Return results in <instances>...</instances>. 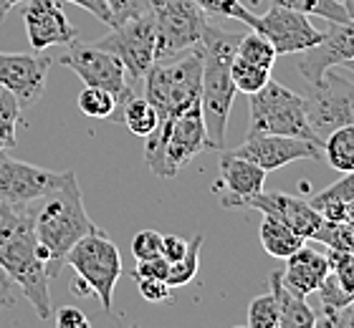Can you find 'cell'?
Listing matches in <instances>:
<instances>
[{
	"label": "cell",
	"instance_id": "6da1fadb",
	"mask_svg": "<svg viewBox=\"0 0 354 328\" xmlns=\"http://www.w3.org/2000/svg\"><path fill=\"white\" fill-rule=\"evenodd\" d=\"M0 270L26 296L38 318L48 321L53 316L51 288H48L51 276L44 258L38 255L30 204L21 207L0 204Z\"/></svg>",
	"mask_w": 354,
	"mask_h": 328
},
{
	"label": "cell",
	"instance_id": "7a4b0ae2",
	"mask_svg": "<svg viewBox=\"0 0 354 328\" xmlns=\"http://www.w3.org/2000/svg\"><path fill=\"white\" fill-rule=\"evenodd\" d=\"M33 210V230L38 238V255L44 258L48 276L56 278L66 262V253L82 240L84 235L94 233L99 227L88 218L84 207L82 187L71 172L59 190L30 202Z\"/></svg>",
	"mask_w": 354,
	"mask_h": 328
},
{
	"label": "cell",
	"instance_id": "3957f363",
	"mask_svg": "<svg viewBox=\"0 0 354 328\" xmlns=\"http://www.w3.org/2000/svg\"><path fill=\"white\" fill-rule=\"evenodd\" d=\"M241 33L210 26L203 36V81H200V109L205 119L210 149H225L230 109L238 88L230 79V61L236 56Z\"/></svg>",
	"mask_w": 354,
	"mask_h": 328
},
{
	"label": "cell",
	"instance_id": "277c9868",
	"mask_svg": "<svg viewBox=\"0 0 354 328\" xmlns=\"http://www.w3.org/2000/svg\"><path fill=\"white\" fill-rule=\"evenodd\" d=\"M142 81H145V99L157 111L155 129H165L172 117L200 102L203 44L167 59H157Z\"/></svg>",
	"mask_w": 354,
	"mask_h": 328
},
{
	"label": "cell",
	"instance_id": "5b68a950",
	"mask_svg": "<svg viewBox=\"0 0 354 328\" xmlns=\"http://www.w3.org/2000/svg\"><path fill=\"white\" fill-rule=\"evenodd\" d=\"M66 262L76 273V296H96L102 311H114V288L124 270L114 240H109L102 230H94L68 250Z\"/></svg>",
	"mask_w": 354,
	"mask_h": 328
},
{
	"label": "cell",
	"instance_id": "8992f818",
	"mask_svg": "<svg viewBox=\"0 0 354 328\" xmlns=\"http://www.w3.org/2000/svg\"><path fill=\"white\" fill-rule=\"evenodd\" d=\"M248 134L301 137L319 146L324 144L306 117V99L273 79H268L261 91L248 96Z\"/></svg>",
	"mask_w": 354,
	"mask_h": 328
},
{
	"label": "cell",
	"instance_id": "52a82bcc",
	"mask_svg": "<svg viewBox=\"0 0 354 328\" xmlns=\"http://www.w3.org/2000/svg\"><path fill=\"white\" fill-rule=\"evenodd\" d=\"M149 6L157 28V59H167L203 44L207 15L195 0H149Z\"/></svg>",
	"mask_w": 354,
	"mask_h": 328
},
{
	"label": "cell",
	"instance_id": "ba28073f",
	"mask_svg": "<svg viewBox=\"0 0 354 328\" xmlns=\"http://www.w3.org/2000/svg\"><path fill=\"white\" fill-rule=\"evenodd\" d=\"M61 66H66L68 71H74L79 79L84 81V86H99L106 88L117 96V104H122L134 96L132 84L127 81V68L124 64L114 56L111 51L102 48L96 44H82V41H71L66 44V51L61 53L59 59ZM119 111V109H117ZM117 117V114H114ZM114 122V119H111Z\"/></svg>",
	"mask_w": 354,
	"mask_h": 328
},
{
	"label": "cell",
	"instance_id": "9c48e42d",
	"mask_svg": "<svg viewBox=\"0 0 354 328\" xmlns=\"http://www.w3.org/2000/svg\"><path fill=\"white\" fill-rule=\"evenodd\" d=\"M94 44L114 53L124 64L129 79L142 81L145 73L149 71V66L157 61V28L152 8L147 13L114 23L109 33Z\"/></svg>",
	"mask_w": 354,
	"mask_h": 328
},
{
	"label": "cell",
	"instance_id": "30bf717a",
	"mask_svg": "<svg viewBox=\"0 0 354 328\" xmlns=\"http://www.w3.org/2000/svg\"><path fill=\"white\" fill-rule=\"evenodd\" d=\"M306 117L319 137L324 139L329 131L354 124V84L342 79L339 73L326 71L322 84L309 86Z\"/></svg>",
	"mask_w": 354,
	"mask_h": 328
},
{
	"label": "cell",
	"instance_id": "8fae6325",
	"mask_svg": "<svg viewBox=\"0 0 354 328\" xmlns=\"http://www.w3.org/2000/svg\"><path fill=\"white\" fill-rule=\"evenodd\" d=\"M71 172H51L0 152V204L21 207L59 190Z\"/></svg>",
	"mask_w": 354,
	"mask_h": 328
},
{
	"label": "cell",
	"instance_id": "7c38bea8",
	"mask_svg": "<svg viewBox=\"0 0 354 328\" xmlns=\"http://www.w3.org/2000/svg\"><path fill=\"white\" fill-rule=\"evenodd\" d=\"M253 30H259L261 36L268 38L279 56H296L324 38V30L314 28L306 13L276 6V3L266 15H259V23Z\"/></svg>",
	"mask_w": 354,
	"mask_h": 328
},
{
	"label": "cell",
	"instance_id": "4fadbf2b",
	"mask_svg": "<svg viewBox=\"0 0 354 328\" xmlns=\"http://www.w3.org/2000/svg\"><path fill=\"white\" fill-rule=\"evenodd\" d=\"M230 152L259 164L266 172H276L299 160H322V146L314 144L311 139L281 134H248L243 144L233 146Z\"/></svg>",
	"mask_w": 354,
	"mask_h": 328
},
{
	"label": "cell",
	"instance_id": "5bb4252c",
	"mask_svg": "<svg viewBox=\"0 0 354 328\" xmlns=\"http://www.w3.org/2000/svg\"><path fill=\"white\" fill-rule=\"evenodd\" d=\"M347 61H354V18L332 23L317 46L296 53V68L309 86L322 84L326 71H332L334 66H344Z\"/></svg>",
	"mask_w": 354,
	"mask_h": 328
},
{
	"label": "cell",
	"instance_id": "9a60e30c",
	"mask_svg": "<svg viewBox=\"0 0 354 328\" xmlns=\"http://www.w3.org/2000/svg\"><path fill=\"white\" fill-rule=\"evenodd\" d=\"M51 66L53 59L41 51L0 53V88H8L21 102V106H30L44 96Z\"/></svg>",
	"mask_w": 354,
	"mask_h": 328
},
{
	"label": "cell",
	"instance_id": "2e32d148",
	"mask_svg": "<svg viewBox=\"0 0 354 328\" xmlns=\"http://www.w3.org/2000/svg\"><path fill=\"white\" fill-rule=\"evenodd\" d=\"M233 210H259L263 215L283 220L296 235H301L304 240H311L314 233L324 225V218L317 207H311L309 200L286 195V192H259L253 197L238 200Z\"/></svg>",
	"mask_w": 354,
	"mask_h": 328
},
{
	"label": "cell",
	"instance_id": "e0dca14e",
	"mask_svg": "<svg viewBox=\"0 0 354 328\" xmlns=\"http://www.w3.org/2000/svg\"><path fill=\"white\" fill-rule=\"evenodd\" d=\"M23 23H26V36L33 51L66 46L76 38V28L68 21L61 0H26Z\"/></svg>",
	"mask_w": 354,
	"mask_h": 328
},
{
	"label": "cell",
	"instance_id": "ac0fdd59",
	"mask_svg": "<svg viewBox=\"0 0 354 328\" xmlns=\"http://www.w3.org/2000/svg\"><path fill=\"white\" fill-rule=\"evenodd\" d=\"M266 175L268 172L261 169L259 164L238 157L230 149H223L221 164H218V182H215L213 192L218 195L223 207L233 210L238 200H245V197L263 192Z\"/></svg>",
	"mask_w": 354,
	"mask_h": 328
},
{
	"label": "cell",
	"instance_id": "d6986e66",
	"mask_svg": "<svg viewBox=\"0 0 354 328\" xmlns=\"http://www.w3.org/2000/svg\"><path fill=\"white\" fill-rule=\"evenodd\" d=\"M326 273H329V258H326V253L306 248V242H304L294 255L286 258V270L281 273V278H283L286 288H291L294 293L306 298V296L319 291V285L326 278Z\"/></svg>",
	"mask_w": 354,
	"mask_h": 328
},
{
	"label": "cell",
	"instance_id": "ffe728a7",
	"mask_svg": "<svg viewBox=\"0 0 354 328\" xmlns=\"http://www.w3.org/2000/svg\"><path fill=\"white\" fill-rule=\"evenodd\" d=\"M268 288L279 308V328H311L317 326V313L309 308L306 298L286 288L281 270H273L268 276Z\"/></svg>",
	"mask_w": 354,
	"mask_h": 328
},
{
	"label": "cell",
	"instance_id": "44dd1931",
	"mask_svg": "<svg viewBox=\"0 0 354 328\" xmlns=\"http://www.w3.org/2000/svg\"><path fill=\"white\" fill-rule=\"evenodd\" d=\"M304 238L296 235L291 227L283 222V220L273 218V215H263V222H261V245L271 258H279V260H286L288 255H294L296 250L304 245Z\"/></svg>",
	"mask_w": 354,
	"mask_h": 328
},
{
	"label": "cell",
	"instance_id": "7402d4cb",
	"mask_svg": "<svg viewBox=\"0 0 354 328\" xmlns=\"http://www.w3.org/2000/svg\"><path fill=\"white\" fill-rule=\"evenodd\" d=\"M322 149H324V157L332 169H337L342 175L354 172V124L329 131Z\"/></svg>",
	"mask_w": 354,
	"mask_h": 328
},
{
	"label": "cell",
	"instance_id": "603a6c76",
	"mask_svg": "<svg viewBox=\"0 0 354 328\" xmlns=\"http://www.w3.org/2000/svg\"><path fill=\"white\" fill-rule=\"evenodd\" d=\"M114 122L124 124L127 129L132 131V134H137V137H147V134H152L157 126V111L147 99L129 96V99L119 106Z\"/></svg>",
	"mask_w": 354,
	"mask_h": 328
},
{
	"label": "cell",
	"instance_id": "cb8c5ba5",
	"mask_svg": "<svg viewBox=\"0 0 354 328\" xmlns=\"http://www.w3.org/2000/svg\"><path fill=\"white\" fill-rule=\"evenodd\" d=\"M230 79H233V84H236L241 94L251 96L268 84L271 71L263 68V66H256L251 61L241 59V56H233V61H230Z\"/></svg>",
	"mask_w": 354,
	"mask_h": 328
},
{
	"label": "cell",
	"instance_id": "d4e9b609",
	"mask_svg": "<svg viewBox=\"0 0 354 328\" xmlns=\"http://www.w3.org/2000/svg\"><path fill=\"white\" fill-rule=\"evenodd\" d=\"M236 56L251 61V64H256V66H263V68H268V71H271L276 59H279V53L273 51L271 41H268L266 36H261L259 30H251V33H243V36H241Z\"/></svg>",
	"mask_w": 354,
	"mask_h": 328
},
{
	"label": "cell",
	"instance_id": "484cf974",
	"mask_svg": "<svg viewBox=\"0 0 354 328\" xmlns=\"http://www.w3.org/2000/svg\"><path fill=\"white\" fill-rule=\"evenodd\" d=\"M273 3L306 15H319V18H324L329 23H344L352 18L347 8L337 3V0H273Z\"/></svg>",
	"mask_w": 354,
	"mask_h": 328
},
{
	"label": "cell",
	"instance_id": "4316f807",
	"mask_svg": "<svg viewBox=\"0 0 354 328\" xmlns=\"http://www.w3.org/2000/svg\"><path fill=\"white\" fill-rule=\"evenodd\" d=\"M21 122V102L8 88H0V152L15 146V131Z\"/></svg>",
	"mask_w": 354,
	"mask_h": 328
},
{
	"label": "cell",
	"instance_id": "83f0119b",
	"mask_svg": "<svg viewBox=\"0 0 354 328\" xmlns=\"http://www.w3.org/2000/svg\"><path fill=\"white\" fill-rule=\"evenodd\" d=\"M79 109L91 119H114L119 104L117 96L99 86H84L79 94Z\"/></svg>",
	"mask_w": 354,
	"mask_h": 328
},
{
	"label": "cell",
	"instance_id": "f1b7e54d",
	"mask_svg": "<svg viewBox=\"0 0 354 328\" xmlns=\"http://www.w3.org/2000/svg\"><path fill=\"white\" fill-rule=\"evenodd\" d=\"M200 248H203V235H195L187 245V253L180 260L170 262V273H167L170 288H183V285H190L195 280L200 265Z\"/></svg>",
	"mask_w": 354,
	"mask_h": 328
},
{
	"label": "cell",
	"instance_id": "f546056e",
	"mask_svg": "<svg viewBox=\"0 0 354 328\" xmlns=\"http://www.w3.org/2000/svg\"><path fill=\"white\" fill-rule=\"evenodd\" d=\"M311 240L322 242L329 250H342V253H354V225L342 220V222H334V220H324V225L319 227Z\"/></svg>",
	"mask_w": 354,
	"mask_h": 328
},
{
	"label": "cell",
	"instance_id": "4dcf8cb0",
	"mask_svg": "<svg viewBox=\"0 0 354 328\" xmlns=\"http://www.w3.org/2000/svg\"><path fill=\"white\" fill-rule=\"evenodd\" d=\"M205 15H215V18H228V21H238L243 26H251V30L259 23V15L253 13L251 8L243 6L241 0H195Z\"/></svg>",
	"mask_w": 354,
	"mask_h": 328
},
{
	"label": "cell",
	"instance_id": "1f68e13d",
	"mask_svg": "<svg viewBox=\"0 0 354 328\" xmlns=\"http://www.w3.org/2000/svg\"><path fill=\"white\" fill-rule=\"evenodd\" d=\"M248 326L251 328H279V308L271 291L248 303Z\"/></svg>",
	"mask_w": 354,
	"mask_h": 328
},
{
	"label": "cell",
	"instance_id": "d6a6232c",
	"mask_svg": "<svg viewBox=\"0 0 354 328\" xmlns=\"http://www.w3.org/2000/svg\"><path fill=\"white\" fill-rule=\"evenodd\" d=\"M319 298H322V306H324V313H334V311H339V308L349 306L354 300L352 293H347L344 288L339 285V280L334 278V273L329 270L326 273V278L322 280V285H319Z\"/></svg>",
	"mask_w": 354,
	"mask_h": 328
},
{
	"label": "cell",
	"instance_id": "836d02e7",
	"mask_svg": "<svg viewBox=\"0 0 354 328\" xmlns=\"http://www.w3.org/2000/svg\"><path fill=\"white\" fill-rule=\"evenodd\" d=\"M132 255L134 260H152V258L162 255V233H157L152 227L140 230L132 238Z\"/></svg>",
	"mask_w": 354,
	"mask_h": 328
},
{
	"label": "cell",
	"instance_id": "e575fe53",
	"mask_svg": "<svg viewBox=\"0 0 354 328\" xmlns=\"http://www.w3.org/2000/svg\"><path fill=\"white\" fill-rule=\"evenodd\" d=\"M329 270L334 273V278L339 280V285L347 293L354 296V253H342V250H329Z\"/></svg>",
	"mask_w": 354,
	"mask_h": 328
},
{
	"label": "cell",
	"instance_id": "d590c367",
	"mask_svg": "<svg viewBox=\"0 0 354 328\" xmlns=\"http://www.w3.org/2000/svg\"><path fill=\"white\" fill-rule=\"evenodd\" d=\"M326 200H342V202L354 200V172H347L339 182H334V184H329L326 190L317 192V195L309 200V204L311 207H319V204L326 202Z\"/></svg>",
	"mask_w": 354,
	"mask_h": 328
},
{
	"label": "cell",
	"instance_id": "8d00e7d4",
	"mask_svg": "<svg viewBox=\"0 0 354 328\" xmlns=\"http://www.w3.org/2000/svg\"><path fill=\"white\" fill-rule=\"evenodd\" d=\"M106 8H109L111 13V26L119 21H127V18H134V15H142L147 13L149 8V0H104Z\"/></svg>",
	"mask_w": 354,
	"mask_h": 328
},
{
	"label": "cell",
	"instance_id": "74e56055",
	"mask_svg": "<svg viewBox=\"0 0 354 328\" xmlns=\"http://www.w3.org/2000/svg\"><path fill=\"white\" fill-rule=\"evenodd\" d=\"M140 296L149 303H162L170 298V283L162 278H137Z\"/></svg>",
	"mask_w": 354,
	"mask_h": 328
},
{
	"label": "cell",
	"instance_id": "f35d334b",
	"mask_svg": "<svg viewBox=\"0 0 354 328\" xmlns=\"http://www.w3.org/2000/svg\"><path fill=\"white\" fill-rule=\"evenodd\" d=\"M167 273H170V262L165 260L162 255L152 258V260H137V268L132 270V278H162L167 280Z\"/></svg>",
	"mask_w": 354,
	"mask_h": 328
},
{
	"label": "cell",
	"instance_id": "ab89813d",
	"mask_svg": "<svg viewBox=\"0 0 354 328\" xmlns=\"http://www.w3.org/2000/svg\"><path fill=\"white\" fill-rule=\"evenodd\" d=\"M317 326L322 328H354V300L334 313L317 316Z\"/></svg>",
	"mask_w": 354,
	"mask_h": 328
},
{
	"label": "cell",
	"instance_id": "60d3db41",
	"mask_svg": "<svg viewBox=\"0 0 354 328\" xmlns=\"http://www.w3.org/2000/svg\"><path fill=\"white\" fill-rule=\"evenodd\" d=\"M53 321L59 328H88V316L84 313L82 308L74 306H64L56 311Z\"/></svg>",
	"mask_w": 354,
	"mask_h": 328
},
{
	"label": "cell",
	"instance_id": "b9f144b4",
	"mask_svg": "<svg viewBox=\"0 0 354 328\" xmlns=\"http://www.w3.org/2000/svg\"><path fill=\"white\" fill-rule=\"evenodd\" d=\"M187 245L190 240L185 238H177V235H162V258L167 262H175L187 253Z\"/></svg>",
	"mask_w": 354,
	"mask_h": 328
},
{
	"label": "cell",
	"instance_id": "7bdbcfd3",
	"mask_svg": "<svg viewBox=\"0 0 354 328\" xmlns=\"http://www.w3.org/2000/svg\"><path fill=\"white\" fill-rule=\"evenodd\" d=\"M68 3H74V6L84 8V10H88L91 15H96L102 23L111 26V13H109V8H106V3H104V0H68Z\"/></svg>",
	"mask_w": 354,
	"mask_h": 328
},
{
	"label": "cell",
	"instance_id": "ee69618b",
	"mask_svg": "<svg viewBox=\"0 0 354 328\" xmlns=\"http://www.w3.org/2000/svg\"><path fill=\"white\" fill-rule=\"evenodd\" d=\"M15 303V293H13V283L8 280V276L0 270V308H8Z\"/></svg>",
	"mask_w": 354,
	"mask_h": 328
},
{
	"label": "cell",
	"instance_id": "f6af8a7d",
	"mask_svg": "<svg viewBox=\"0 0 354 328\" xmlns=\"http://www.w3.org/2000/svg\"><path fill=\"white\" fill-rule=\"evenodd\" d=\"M21 3H26V0H0V18H6L10 13V8L21 6Z\"/></svg>",
	"mask_w": 354,
	"mask_h": 328
},
{
	"label": "cell",
	"instance_id": "bcb514c9",
	"mask_svg": "<svg viewBox=\"0 0 354 328\" xmlns=\"http://www.w3.org/2000/svg\"><path fill=\"white\" fill-rule=\"evenodd\" d=\"M347 222H352L354 225V200H349L347 202Z\"/></svg>",
	"mask_w": 354,
	"mask_h": 328
},
{
	"label": "cell",
	"instance_id": "7dc6e473",
	"mask_svg": "<svg viewBox=\"0 0 354 328\" xmlns=\"http://www.w3.org/2000/svg\"><path fill=\"white\" fill-rule=\"evenodd\" d=\"M347 10H349V15L354 18V0H347Z\"/></svg>",
	"mask_w": 354,
	"mask_h": 328
},
{
	"label": "cell",
	"instance_id": "c3c4849f",
	"mask_svg": "<svg viewBox=\"0 0 354 328\" xmlns=\"http://www.w3.org/2000/svg\"><path fill=\"white\" fill-rule=\"evenodd\" d=\"M344 68H349V71H354V61H347V64H344Z\"/></svg>",
	"mask_w": 354,
	"mask_h": 328
},
{
	"label": "cell",
	"instance_id": "681fc988",
	"mask_svg": "<svg viewBox=\"0 0 354 328\" xmlns=\"http://www.w3.org/2000/svg\"><path fill=\"white\" fill-rule=\"evenodd\" d=\"M261 0H248V6H259Z\"/></svg>",
	"mask_w": 354,
	"mask_h": 328
},
{
	"label": "cell",
	"instance_id": "f907efd6",
	"mask_svg": "<svg viewBox=\"0 0 354 328\" xmlns=\"http://www.w3.org/2000/svg\"><path fill=\"white\" fill-rule=\"evenodd\" d=\"M337 3H342V6H344V8H347V0H337Z\"/></svg>",
	"mask_w": 354,
	"mask_h": 328
},
{
	"label": "cell",
	"instance_id": "816d5d0a",
	"mask_svg": "<svg viewBox=\"0 0 354 328\" xmlns=\"http://www.w3.org/2000/svg\"><path fill=\"white\" fill-rule=\"evenodd\" d=\"M0 21H3V18H0Z\"/></svg>",
	"mask_w": 354,
	"mask_h": 328
}]
</instances>
